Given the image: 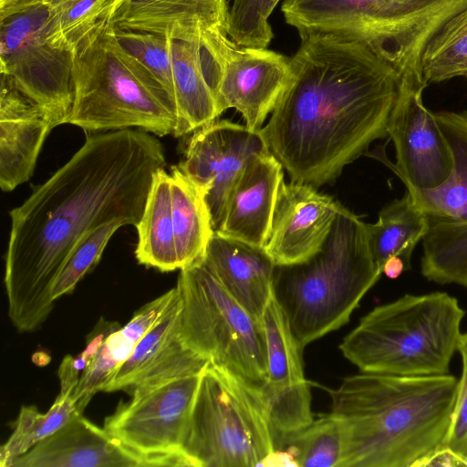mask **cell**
Returning <instances> with one entry per match:
<instances>
[{"label": "cell", "instance_id": "obj_7", "mask_svg": "<svg viewBox=\"0 0 467 467\" xmlns=\"http://www.w3.org/2000/svg\"><path fill=\"white\" fill-rule=\"evenodd\" d=\"M275 441L261 388L208 364L182 447L196 467L261 466Z\"/></svg>", "mask_w": 467, "mask_h": 467}, {"label": "cell", "instance_id": "obj_11", "mask_svg": "<svg viewBox=\"0 0 467 467\" xmlns=\"http://www.w3.org/2000/svg\"><path fill=\"white\" fill-rule=\"evenodd\" d=\"M47 18L41 5L0 20V71L57 126L73 106L72 56L47 42Z\"/></svg>", "mask_w": 467, "mask_h": 467}, {"label": "cell", "instance_id": "obj_24", "mask_svg": "<svg viewBox=\"0 0 467 467\" xmlns=\"http://www.w3.org/2000/svg\"><path fill=\"white\" fill-rule=\"evenodd\" d=\"M228 15V0H127L111 26L195 41L209 30L227 33Z\"/></svg>", "mask_w": 467, "mask_h": 467}, {"label": "cell", "instance_id": "obj_38", "mask_svg": "<svg viewBox=\"0 0 467 467\" xmlns=\"http://www.w3.org/2000/svg\"><path fill=\"white\" fill-rule=\"evenodd\" d=\"M74 357L66 356L58 368V378L60 380V394H73L78 385L81 376L73 362Z\"/></svg>", "mask_w": 467, "mask_h": 467}, {"label": "cell", "instance_id": "obj_1", "mask_svg": "<svg viewBox=\"0 0 467 467\" xmlns=\"http://www.w3.org/2000/svg\"><path fill=\"white\" fill-rule=\"evenodd\" d=\"M161 141L138 129L88 136L46 182L9 213L5 287L8 317L34 332L54 307L58 274L77 242L112 221L136 226L153 176L165 166Z\"/></svg>", "mask_w": 467, "mask_h": 467}, {"label": "cell", "instance_id": "obj_3", "mask_svg": "<svg viewBox=\"0 0 467 467\" xmlns=\"http://www.w3.org/2000/svg\"><path fill=\"white\" fill-rule=\"evenodd\" d=\"M458 379L360 372L330 391L345 423L344 467H421L445 448Z\"/></svg>", "mask_w": 467, "mask_h": 467}, {"label": "cell", "instance_id": "obj_31", "mask_svg": "<svg viewBox=\"0 0 467 467\" xmlns=\"http://www.w3.org/2000/svg\"><path fill=\"white\" fill-rule=\"evenodd\" d=\"M296 467H344L348 434L343 420L329 412L285 439Z\"/></svg>", "mask_w": 467, "mask_h": 467}, {"label": "cell", "instance_id": "obj_33", "mask_svg": "<svg viewBox=\"0 0 467 467\" xmlns=\"http://www.w3.org/2000/svg\"><path fill=\"white\" fill-rule=\"evenodd\" d=\"M125 223L112 221L87 232L67 255L55 282L52 296L57 300L72 293L78 283L99 261L113 234Z\"/></svg>", "mask_w": 467, "mask_h": 467}, {"label": "cell", "instance_id": "obj_13", "mask_svg": "<svg viewBox=\"0 0 467 467\" xmlns=\"http://www.w3.org/2000/svg\"><path fill=\"white\" fill-rule=\"evenodd\" d=\"M269 149L260 130L228 120L198 129L177 166L205 193L213 232L221 226L230 192L253 157Z\"/></svg>", "mask_w": 467, "mask_h": 467}, {"label": "cell", "instance_id": "obj_6", "mask_svg": "<svg viewBox=\"0 0 467 467\" xmlns=\"http://www.w3.org/2000/svg\"><path fill=\"white\" fill-rule=\"evenodd\" d=\"M74 101L65 123L88 131L137 128L176 137L175 104L111 26L72 56Z\"/></svg>", "mask_w": 467, "mask_h": 467}, {"label": "cell", "instance_id": "obj_34", "mask_svg": "<svg viewBox=\"0 0 467 467\" xmlns=\"http://www.w3.org/2000/svg\"><path fill=\"white\" fill-rule=\"evenodd\" d=\"M114 31L121 45L153 76L177 109L171 39L148 32L122 30L117 27H114Z\"/></svg>", "mask_w": 467, "mask_h": 467}, {"label": "cell", "instance_id": "obj_40", "mask_svg": "<svg viewBox=\"0 0 467 467\" xmlns=\"http://www.w3.org/2000/svg\"><path fill=\"white\" fill-rule=\"evenodd\" d=\"M401 1H403V0H379V1H378V3H377V4H376L372 8H371V10H372L376 5H379V4H392V3L401 2ZM371 10H370V11H371ZM370 11H369V12H370ZM369 12H368V13H369ZM368 14H367V15H368ZM367 15H366V16H367ZM363 19H364V18H363ZM363 19H362V20H363ZM360 23H361V22H360ZM358 26H359V25H358ZM356 30H357V29H356Z\"/></svg>", "mask_w": 467, "mask_h": 467}, {"label": "cell", "instance_id": "obj_36", "mask_svg": "<svg viewBox=\"0 0 467 467\" xmlns=\"http://www.w3.org/2000/svg\"><path fill=\"white\" fill-rule=\"evenodd\" d=\"M457 352L461 355L462 368L445 448L460 465L467 466V331L462 333Z\"/></svg>", "mask_w": 467, "mask_h": 467}, {"label": "cell", "instance_id": "obj_27", "mask_svg": "<svg viewBox=\"0 0 467 467\" xmlns=\"http://www.w3.org/2000/svg\"><path fill=\"white\" fill-rule=\"evenodd\" d=\"M127 0H49L46 37L54 47L75 55L101 35Z\"/></svg>", "mask_w": 467, "mask_h": 467}, {"label": "cell", "instance_id": "obj_32", "mask_svg": "<svg viewBox=\"0 0 467 467\" xmlns=\"http://www.w3.org/2000/svg\"><path fill=\"white\" fill-rule=\"evenodd\" d=\"M136 345L122 332L121 327L108 336L82 372L74 392V398L81 408L85 409L97 392L105 391Z\"/></svg>", "mask_w": 467, "mask_h": 467}, {"label": "cell", "instance_id": "obj_18", "mask_svg": "<svg viewBox=\"0 0 467 467\" xmlns=\"http://www.w3.org/2000/svg\"><path fill=\"white\" fill-rule=\"evenodd\" d=\"M181 302L178 296L122 364L105 392L124 390L130 395L137 389L196 375L210 364L188 348L180 337Z\"/></svg>", "mask_w": 467, "mask_h": 467}, {"label": "cell", "instance_id": "obj_10", "mask_svg": "<svg viewBox=\"0 0 467 467\" xmlns=\"http://www.w3.org/2000/svg\"><path fill=\"white\" fill-rule=\"evenodd\" d=\"M202 373L131 392L105 418L103 428L146 467H196L182 441Z\"/></svg>", "mask_w": 467, "mask_h": 467}, {"label": "cell", "instance_id": "obj_14", "mask_svg": "<svg viewBox=\"0 0 467 467\" xmlns=\"http://www.w3.org/2000/svg\"><path fill=\"white\" fill-rule=\"evenodd\" d=\"M262 323L266 339L267 368L265 380L260 388L275 435L283 440L314 420L310 387L304 373L303 348L294 336L275 291Z\"/></svg>", "mask_w": 467, "mask_h": 467}, {"label": "cell", "instance_id": "obj_23", "mask_svg": "<svg viewBox=\"0 0 467 467\" xmlns=\"http://www.w3.org/2000/svg\"><path fill=\"white\" fill-rule=\"evenodd\" d=\"M202 261L223 287L262 322L275 291V269L265 248L213 232Z\"/></svg>", "mask_w": 467, "mask_h": 467}, {"label": "cell", "instance_id": "obj_4", "mask_svg": "<svg viewBox=\"0 0 467 467\" xmlns=\"http://www.w3.org/2000/svg\"><path fill=\"white\" fill-rule=\"evenodd\" d=\"M366 223L341 205L321 248L306 261L275 265V294L304 349L350 318L381 275Z\"/></svg>", "mask_w": 467, "mask_h": 467}, {"label": "cell", "instance_id": "obj_37", "mask_svg": "<svg viewBox=\"0 0 467 467\" xmlns=\"http://www.w3.org/2000/svg\"><path fill=\"white\" fill-rule=\"evenodd\" d=\"M178 296L175 286L161 296L150 301L138 309L131 319L121 327L123 333L136 344L164 316Z\"/></svg>", "mask_w": 467, "mask_h": 467}, {"label": "cell", "instance_id": "obj_12", "mask_svg": "<svg viewBox=\"0 0 467 467\" xmlns=\"http://www.w3.org/2000/svg\"><path fill=\"white\" fill-rule=\"evenodd\" d=\"M400 76L398 96L387 126L396 162H384L405 185L434 189L445 182L452 171L451 149L435 113L423 104L422 93L428 85L414 73Z\"/></svg>", "mask_w": 467, "mask_h": 467}, {"label": "cell", "instance_id": "obj_25", "mask_svg": "<svg viewBox=\"0 0 467 467\" xmlns=\"http://www.w3.org/2000/svg\"><path fill=\"white\" fill-rule=\"evenodd\" d=\"M139 264L161 272L179 269L171 215V174L164 168L153 176L143 213L135 226Z\"/></svg>", "mask_w": 467, "mask_h": 467}, {"label": "cell", "instance_id": "obj_30", "mask_svg": "<svg viewBox=\"0 0 467 467\" xmlns=\"http://www.w3.org/2000/svg\"><path fill=\"white\" fill-rule=\"evenodd\" d=\"M84 409L73 394L58 393L46 413L35 406H23L8 440L0 448V466L12 467L14 462L35 445L55 433Z\"/></svg>", "mask_w": 467, "mask_h": 467}, {"label": "cell", "instance_id": "obj_28", "mask_svg": "<svg viewBox=\"0 0 467 467\" xmlns=\"http://www.w3.org/2000/svg\"><path fill=\"white\" fill-rule=\"evenodd\" d=\"M366 231L372 256L381 273L390 258L401 260L410 269L413 250L426 233V221L406 191L401 198L382 208L375 223H366Z\"/></svg>", "mask_w": 467, "mask_h": 467}, {"label": "cell", "instance_id": "obj_9", "mask_svg": "<svg viewBox=\"0 0 467 467\" xmlns=\"http://www.w3.org/2000/svg\"><path fill=\"white\" fill-rule=\"evenodd\" d=\"M452 155L449 179L434 189L406 185L426 221L422 275L467 289V110L435 112Z\"/></svg>", "mask_w": 467, "mask_h": 467}, {"label": "cell", "instance_id": "obj_22", "mask_svg": "<svg viewBox=\"0 0 467 467\" xmlns=\"http://www.w3.org/2000/svg\"><path fill=\"white\" fill-rule=\"evenodd\" d=\"M202 37L195 41L171 39L179 119L176 137L195 131L220 116L216 97L223 73L222 61L216 49L203 43Z\"/></svg>", "mask_w": 467, "mask_h": 467}, {"label": "cell", "instance_id": "obj_8", "mask_svg": "<svg viewBox=\"0 0 467 467\" xmlns=\"http://www.w3.org/2000/svg\"><path fill=\"white\" fill-rule=\"evenodd\" d=\"M180 337L211 365L261 387L267 352L263 323L247 312L203 265L181 269Z\"/></svg>", "mask_w": 467, "mask_h": 467}, {"label": "cell", "instance_id": "obj_16", "mask_svg": "<svg viewBox=\"0 0 467 467\" xmlns=\"http://www.w3.org/2000/svg\"><path fill=\"white\" fill-rule=\"evenodd\" d=\"M290 77L289 57L267 47L234 44L223 63L217 93L219 114L234 108L245 126L258 131L275 108Z\"/></svg>", "mask_w": 467, "mask_h": 467}, {"label": "cell", "instance_id": "obj_17", "mask_svg": "<svg viewBox=\"0 0 467 467\" xmlns=\"http://www.w3.org/2000/svg\"><path fill=\"white\" fill-rule=\"evenodd\" d=\"M341 203L306 183L281 182L265 250L275 265L306 261L322 246Z\"/></svg>", "mask_w": 467, "mask_h": 467}, {"label": "cell", "instance_id": "obj_29", "mask_svg": "<svg viewBox=\"0 0 467 467\" xmlns=\"http://www.w3.org/2000/svg\"><path fill=\"white\" fill-rule=\"evenodd\" d=\"M414 73L427 84L467 78V9L444 24L418 55Z\"/></svg>", "mask_w": 467, "mask_h": 467}, {"label": "cell", "instance_id": "obj_21", "mask_svg": "<svg viewBox=\"0 0 467 467\" xmlns=\"http://www.w3.org/2000/svg\"><path fill=\"white\" fill-rule=\"evenodd\" d=\"M48 115L1 78L0 187L11 192L31 178L44 141L55 128Z\"/></svg>", "mask_w": 467, "mask_h": 467}, {"label": "cell", "instance_id": "obj_39", "mask_svg": "<svg viewBox=\"0 0 467 467\" xmlns=\"http://www.w3.org/2000/svg\"><path fill=\"white\" fill-rule=\"evenodd\" d=\"M49 0H0V20L33 6L46 5Z\"/></svg>", "mask_w": 467, "mask_h": 467}, {"label": "cell", "instance_id": "obj_5", "mask_svg": "<svg viewBox=\"0 0 467 467\" xmlns=\"http://www.w3.org/2000/svg\"><path fill=\"white\" fill-rule=\"evenodd\" d=\"M464 316L457 298L447 293L406 294L364 316L339 349L361 372L448 374Z\"/></svg>", "mask_w": 467, "mask_h": 467}, {"label": "cell", "instance_id": "obj_26", "mask_svg": "<svg viewBox=\"0 0 467 467\" xmlns=\"http://www.w3.org/2000/svg\"><path fill=\"white\" fill-rule=\"evenodd\" d=\"M171 215L179 269L203 259L213 234L206 193L177 165L171 167Z\"/></svg>", "mask_w": 467, "mask_h": 467}, {"label": "cell", "instance_id": "obj_19", "mask_svg": "<svg viewBox=\"0 0 467 467\" xmlns=\"http://www.w3.org/2000/svg\"><path fill=\"white\" fill-rule=\"evenodd\" d=\"M283 177V166L270 150L250 159L230 192L216 233L264 248Z\"/></svg>", "mask_w": 467, "mask_h": 467}, {"label": "cell", "instance_id": "obj_15", "mask_svg": "<svg viewBox=\"0 0 467 467\" xmlns=\"http://www.w3.org/2000/svg\"><path fill=\"white\" fill-rule=\"evenodd\" d=\"M466 9L467 0H403L379 4L362 20L354 38L368 45L400 75L414 73L418 55L427 41Z\"/></svg>", "mask_w": 467, "mask_h": 467}, {"label": "cell", "instance_id": "obj_35", "mask_svg": "<svg viewBox=\"0 0 467 467\" xmlns=\"http://www.w3.org/2000/svg\"><path fill=\"white\" fill-rule=\"evenodd\" d=\"M281 0H233L227 34L239 47H267L274 37L269 17Z\"/></svg>", "mask_w": 467, "mask_h": 467}, {"label": "cell", "instance_id": "obj_2", "mask_svg": "<svg viewBox=\"0 0 467 467\" xmlns=\"http://www.w3.org/2000/svg\"><path fill=\"white\" fill-rule=\"evenodd\" d=\"M300 38L287 85L260 131L291 182L317 188L387 136L400 76L358 39Z\"/></svg>", "mask_w": 467, "mask_h": 467}, {"label": "cell", "instance_id": "obj_20", "mask_svg": "<svg viewBox=\"0 0 467 467\" xmlns=\"http://www.w3.org/2000/svg\"><path fill=\"white\" fill-rule=\"evenodd\" d=\"M12 467H146L104 429L78 414L25 454Z\"/></svg>", "mask_w": 467, "mask_h": 467}]
</instances>
